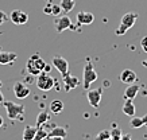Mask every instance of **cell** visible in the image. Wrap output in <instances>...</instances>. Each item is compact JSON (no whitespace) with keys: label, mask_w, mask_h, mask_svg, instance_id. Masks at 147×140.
<instances>
[{"label":"cell","mask_w":147,"mask_h":140,"mask_svg":"<svg viewBox=\"0 0 147 140\" xmlns=\"http://www.w3.org/2000/svg\"><path fill=\"white\" fill-rule=\"evenodd\" d=\"M46 61L39 54H32L27 59L26 70L30 76H39L42 72H45Z\"/></svg>","instance_id":"obj_1"},{"label":"cell","mask_w":147,"mask_h":140,"mask_svg":"<svg viewBox=\"0 0 147 140\" xmlns=\"http://www.w3.org/2000/svg\"><path fill=\"white\" fill-rule=\"evenodd\" d=\"M97 78H98V74L93 69V65L90 62V59L86 58V62H85V66H84V73H82V85H84V88L88 89L90 86V84L97 81Z\"/></svg>","instance_id":"obj_2"},{"label":"cell","mask_w":147,"mask_h":140,"mask_svg":"<svg viewBox=\"0 0 147 140\" xmlns=\"http://www.w3.org/2000/svg\"><path fill=\"white\" fill-rule=\"evenodd\" d=\"M3 105H4L8 119H11V120H22L20 117H23V115H24V107L23 105H19L16 102H12V101H3Z\"/></svg>","instance_id":"obj_3"},{"label":"cell","mask_w":147,"mask_h":140,"mask_svg":"<svg viewBox=\"0 0 147 140\" xmlns=\"http://www.w3.org/2000/svg\"><path fill=\"white\" fill-rule=\"evenodd\" d=\"M136 19H138V14H135V12H127L123 15L120 20V26L116 28V35H124L135 24Z\"/></svg>","instance_id":"obj_4"},{"label":"cell","mask_w":147,"mask_h":140,"mask_svg":"<svg viewBox=\"0 0 147 140\" xmlns=\"http://www.w3.org/2000/svg\"><path fill=\"white\" fill-rule=\"evenodd\" d=\"M55 85V81H54V78L50 76L49 73L46 72H42L38 76V80H36V86H38V89L39 90H43V92H49L51 90Z\"/></svg>","instance_id":"obj_5"},{"label":"cell","mask_w":147,"mask_h":140,"mask_svg":"<svg viewBox=\"0 0 147 140\" xmlns=\"http://www.w3.org/2000/svg\"><path fill=\"white\" fill-rule=\"evenodd\" d=\"M51 62H53V66L57 69L59 74L65 77L66 74H69V62L63 57H59V55H55L51 58Z\"/></svg>","instance_id":"obj_6"},{"label":"cell","mask_w":147,"mask_h":140,"mask_svg":"<svg viewBox=\"0 0 147 140\" xmlns=\"http://www.w3.org/2000/svg\"><path fill=\"white\" fill-rule=\"evenodd\" d=\"M8 19L13 23V24H16V26H22V24H26V23L28 22V15H27L24 11H20V9H13V11H11Z\"/></svg>","instance_id":"obj_7"},{"label":"cell","mask_w":147,"mask_h":140,"mask_svg":"<svg viewBox=\"0 0 147 140\" xmlns=\"http://www.w3.org/2000/svg\"><path fill=\"white\" fill-rule=\"evenodd\" d=\"M13 94L15 97L19 100H23V98H27L28 94H30V89L26 84H23L22 81H16L13 84Z\"/></svg>","instance_id":"obj_8"},{"label":"cell","mask_w":147,"mask_h":140,"mask_svg":"<svg viewBox=\"0 0 147 140\" xmlns=\"http://www.w3.org/2000/svg\"><path fill=\"white\" fill-rule=\"evenodd\" d=\"M54 26H55V30L57 32H63L67 28H71V19L67 16V15H62V16H58L55 20H54Z\"/></svg>","instance_id":"obj_9"},{"label":"cell","mask_w":147,"mask_h":140,"mask_svg":"<svg viewBox=\"0 0 147 140\" xmlns=\"http://www.w3.org/2000/svg\"><path fill=\"white\" fill-rule=\"evenodd\" d=\"M88 102L92 105V108H98L100 105V101H101L102 97V89L101 88H96V89H92V90L88 92Z\"/></svg>","instance_id":"obj_10"},{"label":"cell","mask_w":147,"mask_h":140,"mask_svg":"<svg viewBox=\"0 0 147 140\" xmlns=\"http://www.w3.org/2000/svg\"><path fill=\"white\" fill-rule=\"evenodd\" d=\"M94 22V15L88 11H80L77 14V23L80 26H88Z\"/></svg>","instance_id":"obj_11"},{"label":"cell","mask_w":147,"mask_h":140,"mask_svg":"<svg viewBox=\"0 0 147 140\" xmlns=\"http://www.w3.org/2000/svg\"><path fill=\"white\" fill-rule=\"evenodd\" d=\"M119 78H120V81L123 82V84L131 85V84H135V81H136V73H135L134 70H131V69H124V70L120 73Z\"/></svg>","instance_id":"obj_12"},{"label":"cell","mask_w":147,"mask_h":140,"mask_svg":"<svg viewBox=\"0 0 147 140\" xmlns=\"http://www.w3.org/2000/svg\"><path fill=\"white\" fill-rule=\"evenodd\" d=\"M18 54L13 51H1L0 50V65H9L16 61Z\"/></svg>","instance_id":"obj_13"},{"label":"cell","mask_w":147,"mask_h":140,"mask_svg":"<svg viewBox=\"0 0 147 140\" xmlns=\"http://www.w3.org/2000/svg\"><path fill=\"white\" fill-rule=\"evenodd\" d=\"M63 82H65V90L69 92L71 89H76L77 86L80 85V80L74 76H70V74H66L63 77Z\"/></svg>","instance_id":"obj_14"},{"label":"cell","mask_w":147,"mask_h":140,"mask_svg":"<svg viewBox=\"0 0 147 140\" xmlns=\"http://www.w3.org/2000/svg\"><path fill=\"white\" fill-rule=\"evenodd\" d=\"M139 89H140V86L136 85V84H131V85H128L127 88H125L124 90V97L128 100H134L136 96H138L139 93Z\"/></svg>","instance_id":"obj_15"},{"label":"cell","mask_w":147,"mask_h":140,"mask_svg":"<svg viewBox=\"0 0 147 140\" xmlns=\"http://www.w3.org/2000/svg\"><path fill=\"white\" fill-rule=\"evenodd\" d=\"M38 127L36 125H26L23 131V140H34Z\"/></svg>","instance_id":"obj_16"},{"label":"cell","mask_w":147,"mask_h":140,"mask_svg":"<svg viewBox=\"0 0 147 140\" xmlns=\"http://www.w3.org/2000/svg\"><path fill=\"white\" fill-rule=\"evenodd\" d=\"M123 113L127 115L128 117L135 116V105H134V102H132V100L125 98L124 104H123Z\"/></svg>","instance_id":"obj_17"},{"label":"cell","mask_w":147,"mask_h":140,"mask_svg":"<svg viewBox=\"0 0 147 140\" xmlns=\"http://www.w3.org/2000/svg\"><path fill=\"white\" fill-rule=\"evenodd\" d=\"M50 112L54 113V115H58V113H61L63 111V108H65V105H63V102L61 101V100H53L51 102H50Z\"/></svg>","instance_id":"obj_18"},{"label":"cell","mask_w":147,"mask_h":140,"mask_svg":"<svg viewBox=\"0 0 147 140\" xmlns=\"http://www.w3.org/2000/svg\"><path fill=\"white\" fill-rule=\"evenodd\" d=\"M146 124H147V115H144L142 117H135V116H132L131 121H129V125L132 127V128H140V127L146 125Z\"/></svg>","instance_id":"obj_19"},{"label":"cell","mask_w":147,"mask_h":140,"mask_svg":"<svg viewBox=\"0 0 147 140\" xmlns=\"http://www.w3.org/2000/svg\"><path fill=\"white\" fill-rule=\"evenodd\" d=\"M50 120V115H49V112L47 111H40L39 112V115L36 116V124L35 125L36 127H40V125H43L45 123H47Z\"/></svg>","instance_id":"obj_20"},{"label":"cell","mask_w":147,"mask_h":140,"mask_svg":"<svg viewBox=\"0 0 147 140\" xmlns=\"http://www.w3.org/2000/svg\"><path fill=\"white\" fill-rule=\"evenodd\" d=\"M66 135H67V131L63 128V127H57L55 125L53 129L49 132V135L47 136H59V137H63V139H65Z\"/></svg>","instance_id":"obj_21"},{"label":"cell","mask_w":147,"mask_h":140,"mask_svg":"<svg viewBox=\"0 0 147 140\" xmlns=\"http://www.w3.org/2000/svg\"><path fill=\"white\" fill-rule=\"evenodd\" d=\"M59 5H61L62 11H65V12H70V11H73L74 5H76V0H61Z\"/></svg>","instance_id":"obj_22"},{"label":"cell","mask_w":147,"mask_h":140,"mask_svg":"<svg viewBox=\"0 0 147 140\" xmlns=\"http://www.w3.org/2000/svg\"><path fill=\"white\" fill-rule=\"evenodd\" d=\"M47 135H49V133H47V131H46L43 127H38V129H36V133H35V137H34V140H42L43 137H46Z\"/></svg>","instance_id":"obj_23"},{"label":"cell","mask_w":147,"mask_h":140,"mask_svg":"<svg viewBox=\"0 0 147 140\" xmlns=\"http://www.w3.org/2000/svg\"><path fill=\"white\" fill-rule=\"evenodd\" d=\"M96 140H111V133H109L107 129H102V131L96 136Z\"/></svg>","instance_id":"obj_24"},{"label":"cell","mask_w":147,"mask_h":140,"mask_svg":"<svg viewBox=\"0 0 147 140\" xmlns=\"http://www.w3.org/2000/svg\"><path fill=\"white\" fill-rule=\"evenodd\" d=\"M111 140H120L121 139V131L120 128H113L111 132Z\"/></svg>","instance_id":"obj_25"},{"label":"cell","mask_w":147,"mask_h":140,"mask_svg":"<svg viewBox=\"0 0 147 140\" xmlns=\"http://www.w3.org/2000/svg\"><path fill=\"white\" fill-rule=\"evenodd\" d=\"M61 11H62L61 5L59 4H53V8H51V15H53V16H59Z\"/></svg>","instance_id":"obj_26"},{"label":"cell","mask_w":147,"mask_h":140,"mask_svg":"<svg viewBox=\"0 0 147 140\" xmlns=\"http://www.w3.org/2000/svg\"><path fill=\"white\" fill-rule=\"evenodd\" d=\"M51 8H53V1H47V4L43 7V12L46 15H51Z\"/></svg>","instance_id":"obj_27"},{"label":"cell","mask_w":147,"mask_h":140,"mask_svg":"<svg viewBox=\"0 0 147 140\" xmlns=\"http://www.w3.org/2000/svg\"><path fill=\"white\" fill-rule=\"evenodd\" d=\"M8 20V15L5 14L4 11H0V24H3Z\"/></svg>","instance_id":"obj_28"},{"label":"cell","mask_w":147,"mask_h":140,"mask_svg":"<svg viewBox=\"0 0 147 140\" xmlns=\"http://www.w3.org/2000/svg\"><path fill=\"white\" fill-rule=\"evenodd\" d=\"M140 47L144 53H147V36H144L142 41H140Z\"/></svg>","instance_id":"obj_29"},{"label":"cell","mask_w":147,"mask_h":140,"mask_svg":"<svg viewBox=\"0 0 147 140\" xmlns=\"http://www.w3.org/2000/svg\"><path fill=\"white\" fill-rule=\"evenodd\" d=\"M50 140H65L63 137H59V136H49Z\"/></svg>","instance_id":"obj_30"},{"label":"cell","mask_w":147,"mask_h":140,"mask_svg":"<svg viewBox=\"0 0 147 140\" xmlns=\"http://www.w3.org/2000/svg\"><path fill=\"white\" fill-rule=\"evenodd\" d=\"M120 140H131V135H121Z\"/></svg>","instance_id":"obj_31"},{"label":"cell","mask_w":147,"mask_h":140,"mask_svg":"<svg viewBox=\"0 0 147 140\" xmlns=\"http://www.w3.org/2000/svg\"><path fill=\"white\" fill-rule=\"evenodd\" d=\"M3 101H4V96H3L1 90H0V104H3Z\"/></svg>","instance_id":"obj_32"},{"label":"cell","mask_w":147,"mask_h":140,"mask_svg":"<svg viewBox=\"0 0 147 140\" xmlns=\"http://www.w3.org/2000/svg\"><path fill=\"white\" fill-rule=\"evenodd\" d=\"M3 124H4V119L0 116V127H3Z\"/></svg>","instance_id":"obj_33"},{"label":"cell","mask_w":147,"mask_h":140,"mask_svg":"<svg viewBox=\"0 0 147 140\" xmlns=\"http://www.w3.org/2000/svg\"><path fill=\"white\" fill-rule=\"evenodd\" d=\"M142 65H143V66H144V68H147V59H144V61H143V62H142Z\"/></svg>","instance_id":"obj_34"},{"label":"cell","mask_w":147,"mask_h":140,"mask_svg":"<svg viewBox=\"0 0 147 140\" xmlns=\"http://www.w3.org/2000/svg\"><path fill=\"white\" fill-rule=\"evenodd\" d=\"M42 140H50V137H49V136H46V137H43Z\"/></svg>","instance_id":"obj_35"},{"label":"cell","mask_w":147,"mask_h":140,"mask_svg":"<svg viewBox=\"0 0 147 140\" xmlns=\"http://www.w3.org/2000/svg\"><path fill=\"white\" fill-rule=\"evenodd\" d=\"M1 86H3V82L0 81V89H1Z\"/></svg>","instance_id":"obj_36"},{"label":"cell","mask_w":147,"mask_h":140,"mask_svg":"<svg viewBox=\"0 0 147 140\" xmlns=\"http://www.w3.org/2000/svg\"><path fill=\"white\" fill-rule=\"evenodd\" d=\"M47 1H53V0H47Z\"/></svg>","instance_id":"obj_37"}]
</instances>
